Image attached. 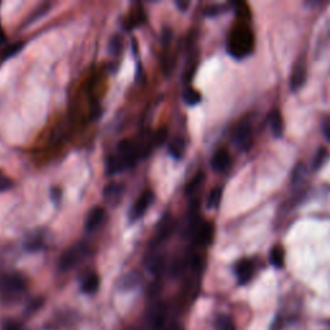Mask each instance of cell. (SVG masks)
Wrapping results in <instances>:
<instances>
[{"mask_svg": "<svg viewBox=\"0 0 330 330\" xmlns=\"http://www.w3.org/2000/svg\"><path fill=\"white\" fill-rule=\"evenodd\" d=\"M150 320H151L150 327H151L152 330H160L164 324V320H165V309H164V307L159 306L158 308L155 309Z\"/></svg>", "mask_w": 330, "mask_h": 330, "instance_id": "cell-18", "label": "cell"}, {"mask_svg": "<svg viewBox=\"0 0 330 330\" xmlns=\"http://www.w3.org/2000/svg\"><path fill=\"white\" fill-rule=\"evenodd\" d=\"M15 186V182L11 177L4 174L3 172H0V192H6V191L12 190Z\"/></svg>", "mask_w": 330, "mask_h": 330, "instance_id": "cell-24", "label": "cell"}, {"mask_svg": "<svg viewBox=\"0 0 330 330\" xmlns=\"http://www.w3.org/2000/svg\"><path fill=\"white\" fill-rule=\"evenodd\" d=\"M230 165H231V156H230L229 151L225 149L218 150L210 160L211 169L217 173L225 172L229 169Z\"/></svg>", "mask_w": 330, "mask_h": 330, "instance_id": "cell-11", "label": "cell"}, {"mask_svg": "<svg viewBox=\"0 0 330 330\" xmlns=\"http://www.w3.org/2000/svg\"><path fill=\"white\" fill-rule=\"evenodd\" d=\"M183 99L184 102L190 104V106H195V104H197L201 101V94H200L197 90L192 89V88H188V89L184 90Z\"/></svg>", "mask_w": 330, "mask_h": 330, "instance_id": "cell-22", "label": "cell"}, {"mask_svg": "<svg viewBox=\"0 0 330 330\" xmlns=\"http://www.w3.org/2000/svg\"><path fill=\"white\" fill-rule=\"evenodd\" d=\"M222 187H215L210 191L208 196V201H206V205L209 209H214L219 205L221 199H222Z\"/></svg>", "mask_w": 330, "mask_h": 330, "instance_id": "cell-21", "label": "cell"}, {"mask_svg": "<svg viewBox=\"0 0 330 330\" xmlns=\"http://www.w3.org/2000/svg\"><path fill=\"white\" fill-rule=\"evenodd\" d=\"M99 288V277L97 274H89L81 283V290L85 294H94Z\"/></svg>", "mask_w": 330, "mask_h": 330, "instance_id": "cell-15", "label": "cell"}, {"mask_svg": "<svg viewBox=\"0 0 330 330\" xmlns=\"http://www.w3.org/2000/svg\"><path fill=\"white\" fill-rule=\"evenodd\" d=\"M42 244H43V239L40 238V236H33V238H30L27 240L26 248L29 250H31V252H35V250H39L42 248Z\"/></svg>", "mask_w": 330, "mask_h": 330, "instance_id": "cell-26", "label": "cell"}, {"mask_svg": "<svg viewBox=\"0 0 330 330\" xmlns=\"http://www.w3.org/2000/svg\"><path fill=\"white\" fill-rule=\"evenodd\" d=\"M141 283V275L138 274L137 271H131L128 274L123 275L118 281V288L122 290H132L134 289L138 284Z\"/></svg>", "mask_w": 330, "mask_h": 330, "instance_id": "cell-13", "label": "cell"}, {"mask_svg": "<svg viewBox=\"0 0 330 330\" xmlns=\"http://www.w3.org/2000/svg\"><path fill=\"white\" fill-rule=\"evenodd\" d=\"M123 195H124V186L120 183H116V182L108 183L103 190L104 200L107 202H111V204L119 202L122 200Z\"/></svg>", "mask_w": 330, "mask_h": 330, "instance_id": "cell-12", "label": "cell"}, {"mask_svg": "<svg viewBox=\"0 0 330 330\" xmlns=\"http://www.w3.org/2000/svg\"><path fill=\"white\" fill-rule=\"evenodd\" d=\"M86 254H88V245L84 243H77L65 250V253L61 256L60 262H58V267L61 271L71 270L85 258Z\"/></svg>", "mask_w": 330, "mask_h": 330, "instance_id": "cell-2", "label": "cell"}, {"mask_svg": "<svg viewBox=\"0 0 330 330\" xmlns=\"http://www.w3.org/2000/svg\"><path fill=\"white\" fill-rule=\"evenodd\" d=\"M154 199L155 195L151 190H146L138 197V200L134 202L133 208H132L131 214H129L132 222L140 219V218L146 213L147 209H149L152 202H154Z\"/></svg>", "mask_w": 330, "mask_h": 330, "instance_id": "cell-5", "label": "cell"}, {"mask_svg": "<svg viewBox=\"0 0 330 330\" xmlns=\"http://www.w3.org/2000/svg\"><path fill=\"white\" fill-rule=\"evenodd\" d=\"M268 123H270L271 132L274 133L275 137H281L284 132V120L281 113L279 110L271 111L268 116Z\"/></svg>", "mask_w": 330, "mask_h": 330, "instance_id": "cell-14", "label": "cell"}, {"mask_svg": "<svg viewBox=\"0 0 330 330\" xmlns=\"http://www.w3.org/2000/svg\"><path fill=\"white\" fill-rule=\"evenodd\" d=\"M188 4H190V3H188V2H186V3H181V2H177V6H178L179 8L182 9V11H184V9L187 8Z\"/></svg>", "mask_w": 330, "mask_h": 330, "instance_id": "cell-32", "label": "cell"}, {"mask_svg": "<svg viewBox=\"0 0 330 330\" xmlns=\"http://www.w3.org/2000/svg\"><path fill=\"white\" fill-rule=\"evenodd\" d=\"M184 150H186V143L184 140L181 137H176L170 142L169 145V154L173 159L176 160H181L183 158Z\"/></svg>", "mask_w": 330, "mask_h": 330, "instance_id": "cell-16", "label": "cell"}, {"mask_svg": "<svg viewBox=\"0 0 330 330\" xmlns=\"http://www.w3.org/2000/svg\"><path fill=\"white\" fill-rule=\"evenodd\" d=\"M214 327L215 330H236L235 321L226 315H221L215 318Z\"/></svg>", "mask_w": 330, "mask_h": 330, "instance_id": "cell-19", "label": "cell"}, {"mask_svg": "<svg viewBox=\"0 0 330 330\" xmlns=\"http://www.w3.org/2000/svg\"><path fill=\"white\" fill-rule=\"evenodd\" d=\"M254 49V35L247 25H238L230 33L227 51L236 60H243Z\"/></svg>", "mask_w": 330, "mask_h": 330, "instance_id": "cell-1", "label": "cell"}, {"mask_svg": "<svg viewBox=\"0 0 330 330\" xmlns=\"http://www.w3.org/2000/svg\"><path fill=\"white\" fill-rule=\"evenodd\" d=\"M327 158V150L321 147V149L318 150L315 155V159H313V169H318V168L321 167L324 161L326 160Z\"/></svg>", "mask_w": 330, "mask_h": 330, "instance_id": "cell-25", "label": "cell"}, {"mask_svg": "<svg viewBox=\"0 0 330 330\" xmlns=\"http://www.w3.org/2000/svg\"><path fill=\"white\" fill-rule=\"evenodd\" d=\"M104 218H106V210H104L102 206H93V208L88 211V214H86L85 223H84L85 231H95V230L101 226Z\"/></svg>", "mask_w": 330, "mask_h": 330, "instance_id": "cell-7", "label": "cell"}, {"mask_svg": "<svg viewBox=\"0 0 330 330\" xmlns=\"http://www.w3.org/2000/svg\"><path fill=\"white\" fill-rule=\"evenodd\" d=\"M3 330H22L21 325L18 324L17 321L15 320H7V321L3 322V326H2Z\"/></svg>", "mask_w": 330, "mask_h": 330, "instance_id": "cell-30", "label": "cell"}, {"mask_svg": "<svg viewBox=\"0 0 330 330\" xmlns=\"http://www.w3.org/2000/svg\"><path fill=\"white\" fill-rule=\"evenodd\" d=\"M270 262L271 265L275 266L276 268L284 267V262H285V250L280 245H275L270 252Z\"/></svg>", "mask_w": 330, "mask_h": 330, "instance_id": "cell-17", "label": "cell"}, {"mask_svg": "<svg viewBox=\"0 0 330 330\" xmlns=\"http://www.w3.org/2000/svg\"><path fill=\"white\" fill-rule=\"evenodd\" d=\"M256 272V265L252 259H241L235 267V274L238 277L239 283L243 284L249 283L252 277Z\"/></svg>", "mask_w": 330, "mask_h": 330, "instance_id": "cell-8", "label": "cell"}, {"mask_svg": "<svg viewBox=\"0 0 330 330\" xmlns=\"http://www.w3.org/2000/svg\"><path fill=\"white\" fill-rule=\"evenodd\" d=\"M253 141V128L249 122L240 123L234 132V142L241 150H248Z\"/></svg>", "mask_w": 330, "mask_h": 330, "instance_id": "cell-4", "label": "cell"}, {"mask_svg": "<svg viewBox=\"0 0 330 330\" xmlns=\"http://www.w3.org/2000/svg\"><path fill=\"white\" fill-rule=\"evenodd\" d=\"M322 133H324L325 138L330 141V118L322 122Z\"/></svg>", "mask_w": 330, "mask_h": 330, "instance_id": "cell-31", "label": "cell"}, {"mask_svg": "<svg viewBox=\"0 0 330 330\" xmlns=\"http://www.w3.org/2000/svg\"><path fill=\"white\" fill-rule=\"evenodd\" d=\"M25 289H26V280L21 275H8L0 281V290L6 299H16L25 292Z\"/></svg>", "mask_w": 330, "mask_h": 330, "instance_id": "cell-3", "label": "cell"}, {"mask_svg": "<svg viewBox=\"0 0 330 330\" xmlns=\"http://www.w3.org/2000/svg\"><path fill=\"white\" fill-rule=\"evenodd\" d=\"M191 238L193 239V243L196 245L209 244L211 238H213V226H211V223L200 222V225L195 230Z\"/></svg>", "mask_w": 330, "mask_h": 330, "instance_id": "cell-10", "label": "cell"}, {"mask_svg": "<svg viewBox=\"0 0 330 330\" xmlns=\"http://www.w3.org/2000/svg\"><path fill=\"white\" fill-rule=\"evenodd\" d=\"M123 42L122 38L119 35H114L108 42V52H110L113 56H118V54L122 52Z\"/></svg>", "mask_w": 330, "mask_h": 330, "instance_id": "cell-23", "label": "cell"}, {"mask_svg": "<svg viewBox=\"0 0 330 330\" xmlns=\"http://www.w3.org/2000/svg\"><path fill=\"white\" fill-rule=\"evenodd\" d=\"M173 230H174V221H173V218L170 217V215H165V217L161 219L160 225H159L158 231H156V235H155L152 244L160 245L163 244V243H165L173 234Z\"/></svg>", "mask_w": 330, "mask_h": 330, "instance_id": "cell-9", "label": "cell"}, {"mask_svg": "<svg viewBox=\"0 0 330 330\" xmlns=\"http://www.w3.org/2000/svg\"><path fill=\"white\" fill-rule=\"evenodd\" d=\"M170 330H181V327H178V326H173V327H170Z\"/></svg>", "mask_w": 330, "mask_h": 330, "instance_id": "cell-34", "label": "cell"}, {"mask_svg": "<svg viewBox=\"0 0 330 330\" xmlns=\"http://www.w3.org/2000/svg\"><path fill=\"white\" fill-rule=\"evenodd\" d=\"M48 8H49V4H43L42 7H40V8L38 9V11H36V12H34V15L31 16L30 18H29V20H27V24L26 25H30V24H33L34 21H35V20H38L39 17H40V16H43L44 15L45 12H48Z\"/></svg>", "mask_w": 330, "mask_h": 330, "instance_id": "cell-28", "label": "cell"}, {"mask_svg": "<svg viewBox=\"0 0 330 330\" xmlns=\"http://www.w3.org/2000/svg\"><path fill=\"white\" fill-rule=\"evenodd\" d=\"M202 182H204V174L199 173V174L193 177V178L191 179V182H188V184L186 186V195H188V196L195 195V193L200 190V187H201Z\"/></svg>", "mask_w": 330, "mask_h": 330, "instance_id": "cell-20", "label": "cell"}, {"mask_svg": "<svg viewBox=\"0 0 330 330\" xmlns=\"http://www.w3.org/2000/svg\"><path fill=\"white\" fill-rule=\"evenodd\" d=\"M167 137H168L167 128H160L158 132H156V134H155V143H156V145H163V143L165 142V140H167Z\"/></svg>", "mask_w": 330, "mask_h": 330, "instance_id": "cell-29", "label": "cell"}, {"mask_svg": "<svg viewBox=\"0 0 330 330\" xmlns=\"http://www.w3.org/2000/svg\"><path fill=\"white\" fill-rule=\"evenodd\" d=\"M6 39H7L6 34H4L3 29H2V27H0V43H4V42H6Z\"/></svg>", "mask_w": 330, "mask_h": 330, "instance_id": "cell-33", "label": "cell"}, {"mask_svg": "<svg viewBox=\"0 0 330 330\" xmlns=\"http://www.w3.org/2000/svg\"><path fill=\"white\" fill-rule=\"evenodd\" d=\"M24 47V43H16V44H12L9 45L8 48H7L6 51H4V58H9V57H12L13 54L17 53L21 48Z\"/></svg>", "mask_w": 330, "mask_h": 330, "instance_id": "cell-27", "label": "cell"}, {"mask_svg": "<svg viewBox=\"0 0 330 330\" xmlns=\"http://www.w3.org/2000/svg\"><path fill=\"white\" fill-rule=\"evenodd\" d=\"M307 79V63L304 58H300L297 61L295 66L293 67L292 76H290V88L292 90H298L303 86L304 81Z\"/></svg>", "mask_w": 330, "mask_h": 330, "instance_id": "cell-6", "label": "cell"}]
</instances>
